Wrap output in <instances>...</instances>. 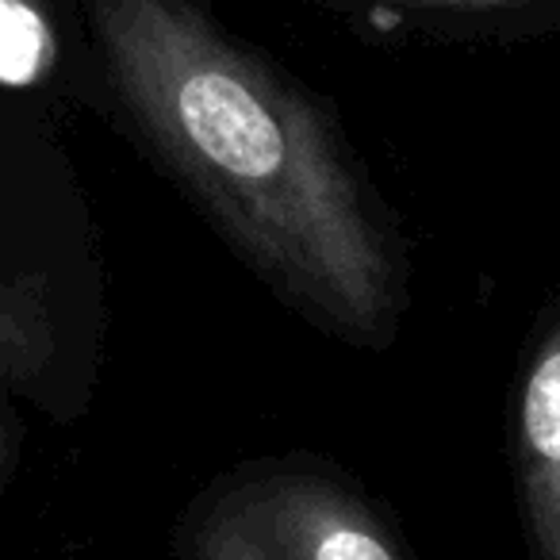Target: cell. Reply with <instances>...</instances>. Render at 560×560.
I'll use <instances>...</instances> for the list:
<instances>
[{
	"instance_id": "5",
	"label": "cell",
	"mask_w": 560,
	"mask_h": 560,
	"mask_svg": "<svg viewBox=\"0 0 560 560\" xmlns=\"http://www.w3.org/2000/svg\"><path fill=\"white\" fill-rule=\"evenodd\" d=\"M50 353V330L24 296L0 284V376H32Z\"/></svg>"
},
{
	"instance_id": "4",
	"label": "cell",
	"mask_w": 560,
	"mask_h": 560,
	"mask_svg": "<svg viewBox=\"0 0 560 560\" xmlns=\"http://www.w3.org/2000/svg\"><path fill=\"white\" fill-rule=\"evenodd\" d=\"M58 70L50 0H0V85L35 89Z\"/></svg>"
},
{
	"instance_id": "1",
	"label": "cell",
	"mask_w": 560,
	"mask_h": 560,
	"mask_svg": "<svg viewBox=\"0 0 560 560\" xmlns=\"http://www.w3.org/2000/svg\"><path fill=\"white\" fill-rule=\"evenodd\" d=\"M139 131L296 304L353 338L399 312L396 261L319 112L192 0H93Z\"/></svg>"
},
{
	"instance_id": "3",
	"label": "cell",
	"mask_w": 560,
	"mask_h": 560,
	"mask_svg": "<svg viewBox=\"0 0 560 560\" xmlns=\"http://www.w3.org/2000/svg\"><path fill=\"white\" fill-rule=\"evenodd\" d=\"M518 468L537 557L560 560V323L545 330L522 381Z\"/></svg>"
},
{
	"instance_id": "2",
	"label": "cell",
	"mask_w": 560,
	"mask_h": 560,
	"mask_svg": "<svg viewBox=\"0 0 560 560\" xmlns=\"http://www.w3.org/2000/svg\"><path fill=\"white\" fill-rule=\"evenodd\" d=\"M196 560H399L381 522L315 476H265L226 491L196 529Z\"/></svg>"
},
{
	"instance_id": "7",
	"label": "cell",
	"mask_w": 560,
	"mask_h": 560,
	"mask_svg": "<svg viewBox=\"0 0 560 560\" xmlns=\"http://www.w3.org/2000/svg\"><path fill=\"white\" fill-rule=\"evenodd\" d=\"M9 450H12V438H9V430H4V422H0V468L9 460Z\"/></svg>"
},
{
	"instance_id": "6",
	"label": "cell",
	"mask_w": 560,
	"mask_h": 560,
	"mask_svg": "<svg viewBox=\"0 0 560 560\" xmlns=\"http://www.w3.org/2000/svg\"><path fill=\"white\" fill-rule=\"evenodd\" d=\"M419 9H518V4H545V0H399Z\"/></svg>"
}]
</instances>
